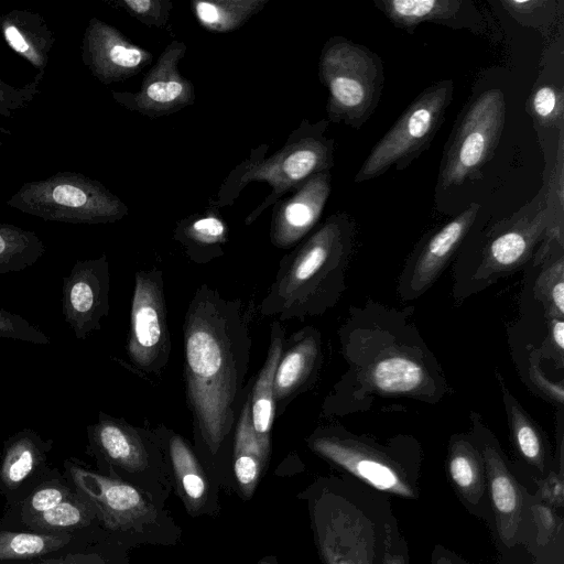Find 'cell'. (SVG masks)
<instances>
[{
    "label": "cell",
    "mask_w": 564,
    "mask_h": 564,
    "mask_svg": "<svg viewBox=\"0 0 564 564\" xmlns=\"http://www.w3.org/2000/svg\"><path fill=\"white\" fill-rule=\"evenodd\" d=\"M250 348L240 304L200 286L185 315L184 373L196 434L210 455L217 454L237 419Z\"/></svg>",
    "instance_id": "6da1fadb"
},
{
    "label": "cell",
    "mask_w": 564,
    "mask_h": 564,
    "mask_svg": "<svg viewBox=\"0 0 564 564\" xmlns=\"http://www.w3.org/2000/svg\"><path fill=\"white\" fill-rule=\"evenodd\" d=\"M354 310L341 341L357 404L373 397L435 403L448 392L440 364L405 312L373 302Z\"/></svg>",
    "instance_id": "7a4b0ae2"
},
{
    "label": "cell",
    "mask_w": 564,
    "mask_h": 564,
    "mask_svg": "<svg viewBox=\"0 0 564 564\" xmlns=\"http://www.w3.org/2000/svg\"><path fill=\"white\" fill-rule=\"evenodd\" d=\"M355 235L356 224L349 214L327 217L282 259L261 313L278 316L280 322L322 315L335 306L346 288Z\"/></svg>",
    "instance_id": "3957f363"
},
{
    "label": "cell",
    "mask_w": 564,
    "mask_h": 564,
    "mask_svg": "<svg viewBox=\"0 0 564 564\" xmlns=\"http://www.w3.org/2000/svg\"><path fill=\"white\" fill-rule=\"evenodd\" d=\"M329 121L303 119L284 144L267 156L268 144L252 149L221 183L210 204L217 208L234 205L242 189L254 181L267 182L271 191L245 219L251 225L269 207L310 176L330 172L335 164V140L326 135Z\"/></svg>",
    "instance_id": "277c9868"
},
{
    "label": "cell",
    "mask_w": 564,
    "mask_h": 564,
    "mask_svg": "<svg viewBox=\"0 0 564 564\" xmlns=\"http://www.w3.org/2000/svg\"><path fill=\"white\" fill-rule=\"evenodd\" d=\"M314 541L324 564H381L384 521L356 489L323 479L305 492Z\"/></svg>",
    "instance_id": "5b68a950"
},
{
    "label": "cell",
    "mask_w": 564,
    "mask_h": 564,
    "mask_svg": "<svg viewBox=\"0 0 564 564\" xmlns=\"http://www.w3.org/2000/svg\"><path fill=\"white\" fill-rule=\"evenodd\" d=\"M63 468L76 490L95 507L101 529L124 547L173 545L181 538L182 531L164 505L138 487L93 470L74 457L65 459Z\"/></svg>",
    "instance_id": "8992f818"
},
{
    "label": "cell",
    "mask_w": 564,
    "mask_h": 564,
    "mask_svg": "<svg viewBox=\"0 0 564 564\" xmlns=\"http://www.w3.org/2000/svg\"><path fill=\"white\" fill-rule=\"evenodd\" d=\"M414 442L395 440L383 445L346 430H318L308 440L311 449L356 480L382 494L419 498L421 453Z\"/></svg>",
    "instance_id": "52a82bcc"
},
{
    "label": "cell",
    "mask_w": 564,
    "mask_h": 564,
    "mask_svg": "<svg viewBox=\"0 0 564 564\" xmlns=\"http://www.w3.org/2000/svg\"><path fill=\"white\" fill-rule=\"evenodd\" d=\"M318 78L328 91L329 123L359 130L377 109L384 85L381 57L341 35L330 36L318 58Z\"/></svg>",
    "instance_id": "ba28073f"
},
{
    "label": "cell",
    "mask_w": 564,
    "mask_h": 564,
    "mask_svg": "<svg viewBox=\"0 0 564 564\" xmlns=\"http://www.w3.org/2000/svg\"><path fill=\"white\" fill-rule=\"evenodd\" d=\"M86 452L100 474L129 482L160 505L173 490L164 456L141 432L121 419L99 412L86 429Z\"/></svg>",
    "instance_id": "9c48e42d"
},
{
    "label": "cell",
    "mask_w": 564,
    "mask_h": 564,
    "mask_svg": "<svg viewBox=\"0 0 564 564\" xmlns=\"http://www.w3.org/2000/svg\"><path fill=\"white\" fill-rule=\"evenodd\" d=\"M7 205L46 221L67 224H109L129 214L128 206L102 183L76 172L24 183Z\"/></svg>",
    "instance_id": "30bf717a"
},
{
    "label": "cell",
    "mask_w": 564,
    "mask_h": 564,
    "mask_svg": "<svg viewBox=\"0 0 564 564\" xmlns=\"http://www.w3.org/2000/svg\"><path fill=\"white\" fill-rule=\"evenodd\" d=\"M452 79H442L422 90L392 127L373 145L354 177L373 180L391 167L406 169L431 145L453 99Z\"/></svg>",
    "instance_id": "8fae6325"
},
{
    "label": "cell",
    "mask_w": 564,
    "mask_h": 564,
    "mask_svg": "<svg viewBox=\"0 0 564 564\" xmlns=\"http://www.w3.org/2000/svg\"><path fill=\"white\" fill-rule=\"evenodd\" d=\"M551 240L563 241V232L543 187L532 202L492 228L471 275L473 291L519 270L535 254L539 245Z\"/></svg>",
    "instance_id": "7c38bea8"
},
{
    "label": "cell",
    "mask_w": 564,
    "mask_h": 564,
    "mask_svg": "<svg viewBox=\"0 0 564 564\" xmlns=\"http://www.w3.org/2000/svg\"><path fill=\"white\" fill-rule=\"evenodd\" d=\"M505 121L506 100L501 89L485 90L473 99L460 113L445 147L437 185L449 188L479 177L500 142Z\"/></svg>",
    "instance_id": "4fadbf2b"
},
{
    "label": "cell",
    "mask_w": 564,
    "mask_h": 564,
    "mask_svg": "<svg viewBox=\"0 0 564 564\" xmlns=\"http://www.w3.org/2000/svg\"><path fill=\"white\" fill-rule=\"evenodd\" d=\"M469 433L481 455L489 505L495 529L501 543L511 549L522 542L529 494L511 473L500 444L481 416L470 413Z\"/></svg>",
    "instance_id": "5bb4252c"
},
{
    "label": "cell",
    "mask_w": 564,
    "mask_h": 564,
    "mask_svg": "<svg viewBox=\"0 0 564 564\" xmlns=\"http://www.w3.org/2000/svg\"><path fill=\"white\" fill-rule=\"evenodd\" d=\"M127 351L134 367L148 373L159 372L169 360L171 339L160 270L135 273Z\"/></svg>",
    "instance_id": "9a60e30c"
},
{
    "label": "cell",
    "mask_w": 564,
    "mask_h": 564,
    "mask_svg": "<svg viewBox=\"0 0 564 564\" xmlns=\"http://www.w3.org/2000/svg\"><path fill=\"white\" fill-rule=\"evenodd\" d=\"M187 46L174 40L165 46L143 77L137 91H111L112 99L123 108L148 118L173 115L195 102V87L178 68Z\"/></svg>",
    "instance_id": "2e32d148"
},
{
    "label": "cell",
    "mask_w": 564,
    "mask_h": 564,
    "mask_svg": "<svg viewBox=\"0 0 564 564\" xmlns=\"http://www.w3.org/2000/svg\"><path fill=\"white\" fill-rule=\"evenodd\" d=\"M479 209V204L471 203L417 243L399 276L398 293L402 300H415L435 283L473 227Z\"/></svg>",
    "instance_id": "e0dca14e"
},
{
    "label": "cell",
    "mask_w": 564,
    "mask_h": 564,
    "mask_svg": "<svg viewBox=\"0 0 564 564\" xmlns=\"http://www.w3.org/2000/svg\"><path fill=\"white\" fill-rule=\"evenodd\" d=\"M110 274L106 254L77 260L62 284V314L79 340L101 328L109 312Z\"/></svg>",
    "instance_id": "ac0fdd59"
},
{
    "label": "cell",
    "mask_w": 564,
    "mask_h": 564,
    "mask_svg": "<svg viewBox=\"0 0 564 564\" xmlns=\"http://www.w3.org/2000/svg\"><path fill=\"white\" fill-rule=\"evenodd\" d=\"M80 56L89 73L105 85L127 80L153 61L150 51L98 18H91L85 28Z\"/></svg>",
    "instance_id": "d6986e66"
},
{
    "label": "cell",
    "mask_w": 564,
    "mask_h": 564,
    "mask_svg": "<svg viewBox=\"0 0 564 564\" xmlns=\"http://www.w3.org/2000/svg\"><path fill=\"white\" fill-rule=\"evenodd\" d=\"M332 191L330 172L306 178L272 209L270 240L281 249L300 242L318 223Z\"/></svg>",
    "instance_id": "ffe728a7"
},
{
    "label": "cell",
    "mask_w": 564,
    "mask_h": 564,
    "mask_svg": "<svg viewBox=\"0 0 564 564\" xmlns=\"http://www.w3.org/2000/svg\"><path fill=\"white\" fill-rule=\"evenodd\" d=\"M54 441L24 427L3 442L0 459V492L6 508L19 503L48 469Z\"/></svg>",
    "instance_id": "44dd1931"
},
{
    "label": "cell",
    "mask_w": 564,
    "mask_h": 564,
    "mask_svg": "<svg viewBox=\"0 0 564 564\" xmlns=\"http://www.w3.org/2000/svg\"><path fill=\"white\" fill-rule=\"evenodd\" d=\"M446 468L451 484L466 509L489 520L491 509L484 462L470 434L459 433L451 437Z\"/></svg>",
    "instance_id": "7402d4cb"
},
{
    "label": "cell",
    "mask_w": 564,
    "mask_h": 564,
    "mask_svg": "<svg viewBox=\"0 0 564 564\" xmlns=\"http://www.w3.org/2000/svg\"><path fill=\"white\" fill-rule=\"evenodd\" d=\"M167 457L173 490L193 517L217 511V489L212 484L187 442L180 435L167 441Z\"/></svg>",
    "instance_id": "603a6c76"
},
{
    "label": "cell",
    "mask_w": 564,
    "mask_h": 564,
    "mask_svg": "<svg viewBox=\"0 0 564 564\" xmlns=\"http://www.w3.org/2000/svg\"><path fill=\"white\" fill-rule=\"evenodd\" d=\"M375 6L398 29L413 34L423 22H433L448 28L476 25L467 19L476 20V9L467 8L471 2L462 0H375Z\"/></svg>",
    "instance_id": "cb8c5ba5"
},
{
    "label": "cell",
    "mask_w": 564,
    "mask_h": 564,
    "mask_svg": "<svg viewBox=\"0 0 564 564\" xmlns=\"http://www.w3.org/2000/svg\"><path fill=\"white\" fill-rule=\"evenodd\" d=\"M3 40L39 72H45L56 36L43 15L25 9H12L0 15Z\"/></svg>",
    "instance_id": "d4e9b609"
},
{
    "label": "cell",
    "mask_w": 564,
    "mask_h": 564,
    "mask_svg": "<svg viewBox=\"0 0 564 564\" xmlns=\"http://www.w3.org/2000/svg\"><path fill=\"white\" fill-rule=\"evenodd\" d=\"M279 359L274 383V404L299 392L316 373L322 360L321 336L315 328H305Z\"/></svg>",
    "instance_id": "484cf974"
},
{
    "label": "cell",
    "mask_w": 564,
    "mask_h": 564,
    "mask_svg": "<svg viewBox=\"0 0 564 564\" xmlns=\"http://www.w3.org/2000/svg\"><path fill=\"white\" fill-rule=\"evenodd\" d=\"M99 538L110 536L102 530L42 533L0 528V564L45 557Z\"/></svg>",
    "instance_id": "4316f807"
},
{
    "label": "cell",
    "mask_w": 564,
    "mask_h": 564,
    "mask_svg": "<svg viewBox=\"0 0 564 564\" xmlns=\"http://www.w3.org/2000/svg\"><path fill=\"white\" fill-rule=\"evenodd\" d=\"M498 379L512 444L522 460L542 478L554 469L547 440L536 422L505 386L500 376Z\"/></svg>",
    "instance_id": "83f0119b"
},
{
    "label": "cell",
    "mask_w": 564,
    "mask_h": 564,
    "mask_svg": "<svg viewBox=\"0 0 564 564\" xmlns=\"http://www.w3.org/2000/svg\"><path fill=\"white\" fill-rule=\"evenodd\" d=\"M271 330L268 355L250 393L251 424L261 446L268 453H270V433L275 412L274 376L283 351V332L278 321L273 323Z\"/></svg>",
    "instance_id": "f1b7e54d"
},
{
    "label": "cell",
    "mask_w": 564,
    "mask_h": 564,
    "mask_svg": "<svg viewBox=\"0 0 564 564\" xmlns=\"http://www.w3.org/2000/svg\"><path fill=\"white\" fill-rule=\"evenodd\" d=\"M174 239L182 243L193 261L207 262L223 253L228 227L218 208L210 204L203 213L180 220Z\"/></svg>",
    "instance_id": "f546056e"
},
{
    "label": "cell",
    "mask_w": 564,
    "mask_h": 564,
    "mask_svg": "<svg viewBox=\"0 0 564 564\" xmlns=\"http://www.w3.org/2000/svg\"><path fill=\"white\" fill-rule=\"evenodd\" d=\"M270 453L257 438L250 414V393L239 411L234 445V474L239 492L251 498L261 479Z\"/></svg>",
    "instance_id": "4dcf8cb0"
},
{
    "label": "cell",
    "mask_w": 564,
    "mask_h": 564,
    "mask_svg": "<svg viewBox=\"0 0 564 564\" xmlns=\"http://www.w3.org/2000/svg\"><path fill=\"white\" fill-rule=\"evenodd\" d=\"M74 492L75 487L66 474L50 466L25 498L10 508H4L0 528L18 529L28 519L54 508Z\"/></svg>",
    "instance_id": "1f68e13d"
},
{
    "label": "cell",
    "mask_w": 564,
    "mask_h": 564,
    "mask_svg": "<svg viewBox=\"0 0 564 564\" xmlns=\"http://www.w3.org/2000/svg\"><path fill=\"white\" fill-rule=\"evenodd\" d=\"M15 530L58 533L102 529L93 503L75 488V492L69 498L54 508L28 519Z\"/></svg>",
    "instance_id": "d6a6232c"
},
{
    "label": "cell",
    "mask_w": 564,
    "mask_h": 564,
    "mask_svg": "<svg viewBox=\"0 0 564 564\" xmlns=\"http://www.w3.org/2000/svg\"><path fill=\"white\" fill-rule=\"evenodd\" d=\"M269 0H194L191 9L197 22L213 33H229L262 11Z\"/></svg>",
    "instance_id": "836d02e7"
},
{
    "label": "cell",
    "mask_w": 564,
    "mask_h": 564,
    "mask_svg": "<svg viewBox=\"0 0 564 564\" xmlns=\"http://www.w3.org/2000/svg\"><path fill=\"white\" fill-rule=\"evenodd\" d=\"M45 250L34 231L0 221V273L19 272L33 265Z\"/></svg>",
    "instance_id": "e575fe53"
},
{
    "label": "cell",
    "mask_w": 564,
    "mask_h": 564,
    "mask_svg": "<svg viewBox=\"0 0 564 564\" xmlns=\"http://www.w3.org/2000/svg\"><path fill=\"white\" fill-rule=\"evenodd\" d=\"M128 549L110 538L82 542L68 550L11 564H128Z\"/></svg>",
    "instance_id": "d590c367"
},
{
    "label": "cell",
    "mask_w": 564,
    "mask_h": 564,
    "mask_svg": "<svg viewBox=\"0 0 564 564\" xmlns=\"http://www.w3.org/2000/svg\"><path fill=\"white\" fill-rule=\"evenodd\" d=\"M555 243L541 258L544 265L539 273L534 294L544 306L547 318H564V257L563 249L555 253Z\"/></svg>",
    "instance_id": "8d00e7d4"
},
{
    "label": "cell",
    "mask_w": 564,
    "mask_h": 564,
    "mask_svg": "<svg viewBox=\"0 0 564 564\" xmlns=\"http://www.w3.org/2000/svg\"><path fill=\"white\" fill-rule=\"evenodd\" d=\"M563 106L562 90L550 84L539 86L529 100V110L536 123L560 130H563Z\"/></svg>",
    "instance_id": "74e56055"
},
{
    "label": "cell",
    "mask_w": 564,
    "mask_h": 564,
    "mask_svg": "<svg viewBox=\"0 0 564 564\" xmlns=\"http://www.w3.org/2000/svg\"><path fill=\"white\" fill-rule=\"evenodd\" d=\"M505 10L520 24L545 28L556 15V2L549 0H501Z\"/></svg>",
    "instance_id": "f35d334b"
},
{
    "label": "cell",
    "mask_w": 564,
    "mask_h": 564,
    "mask_svg": "<svg viewBox=\"0 0 564 564\" xmlns=\"http://www.w3.org/2000/svg\"><path fill=\"white\" fill-rule=\"evenodd\" d=\"M112 6L149 28L164 29L170 20L173 3L170 0H116Z\"/></svg>",
    "instance_id": "ab89813d"
},
{
    "label": "cell",
    "mask_w": 564,
    "mask_h": 564,
    "mask_svg": "<svg viewBox=\"0 0 564 564\" xmlns=\"http://www.w3.org/2000/svg\"><path fill=\"white\" fill-rule=\"evenodd\" d=\"M44 73L39 72L23 87L9 85L0 78V117L9 118L14 112L24 109L40 94V84Z\"/></svg>",
    "instance_id": "60d3db41"
},
{
    "label": "cell",
    "mask_w": 564,
    "mask_h": 564,
    "mask_svg": "<svg viewBox=\"0 0 564 564\" xmlns=\"http://www.w3.org/2000/svg\"><path fill=\"white\" fill-rule=\"evenodd\" d=\"M0 337L35 345H47L50 337L21 315L0 307Z\"/></svg>",
    "instance_id": "b9f144b4"
},
{
    "label": "cell",
    "mask_w": 564,
    "mask_h": 564,
    "mask_svg": "<svg viewBox=\"0 0 564 564\" xmlns=\"http://www.w3.org/2000/svg\"><path fill=\"white\" fill-rule=\"evenodd\" d=\"M381 564H410L408 545L395 517L390 511L384 521Z\"/></svg>",
    "instance_id": "7bdbcfd3"
},
{
    "label": "cell",
    "mask_w": 564,
    "mask_h": 564,
    "mask_svg": "<svg viewBox=\"0 0 564 564\" xmlns=\"http://www.w3.org/2000/svg\"><path fill=\"white\" fill-rule=\"evenodd\" d=\"M529 511L536 525L539 543L546 544L560 531L557 523H561V521H557L553 508L536 496H529Z\"/></svg>",
    "instance_id": "ee69618b"
},
{
    "label": "cell",
    "mask_w": 564,
    "mask_h": 564,
    "mask_svg": "<svg viewBox=\"0 0 564 564\" xmlns=\"http://www.w3.org/2000/svg\"><path fill=\"white\" fill-rule=\"evenodd\" d=\"M529 377L539 393L552 402L563 404V384L549 380L540 368V350L530 355Z\"/></svg>",
    "instance_id": "f6af8a7d"
},
{
    "label": "cell",
    "mask_w": 564,
    "mask_h": 564,
    "mask_svg": "<svg viewBox=\"0 0 564 564\" xmlns=\"http://www.w3.org/2000/svg\"><path fill=\"white\" fill-rule=\"evenodd\" d=\"M563 478L564 476L560 475L556 469L540 478L536 497L552 508H562L564 501Z\"/></svg>",
    "instance_id": "bcb514c9"
},
{
    "label": "cell",
    "mask_w": 564,
    "mask_h": 564,
    "mask_svg": "<svg viewBox=\"0 0 564 564\" xmlns=\"http://www.w3.org/2000/svg\"><path fill=\"white\" fill-rule=\"evenodd\" d=\"M547 347L549 355L562 368L564 365V318H549Z\"/></svg>",
    "instance_id": "7dc6e473"
},
{
    "label": "cell",
    "mask_w": 564,
    "mask_h": 564,
    "mask_svg": "<svg viewBox=\"0 0 564 564\" xmlns=\"http://www.w3.org/2000/svg\"><path fill=\"white\" fill-rule=\"evenodd\" d=\"M431 564H454L448 555L443 552V549L436 547L434 550Z\"/></svg>",
    "instance_id": "c3c4849f"
},
{
    "label": "cell",
    "mask_w": 564,
    "mask_h": 564,
    "mask_svg": "<svg viewBox=\"0 0 564 564\" xmlns=\"http://www.w3.org/2000/svg\"><path fill=\"white\" fill-rule=\"evenodd\" d=\"M257 564H276V557L273 555H268L261 558Z\"/></svg>",
    "instance_id": "681fc988"
}]
</instances>
